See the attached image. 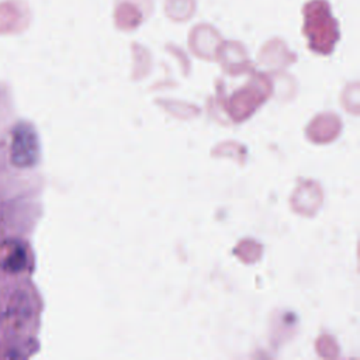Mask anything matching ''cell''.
Segmentation results:
<instances>
[{"instance_id":"cell-1","label":"cell","mask_w":360,"mask_h":360,"mask_svg":"<svg viewBox=\"0 0 360 360\" xmlns=\"http://www.w3.org/2000/svg\"><path fill=\"white\" fill-rule=\"evenodd\" d=\"M39 159V139L31 122L21 121L14 125L11 134L10 160L13 166L28 169L38 163Z\"/></svg>"},{"instance_id":"cell-2","label":"cell","mask_w":360,"mask_h":360,"mask_svg":"<svg viewBox=\"0 0 360 360\" xmlns=\"http://www.w3.org/2000/svg\"><path fill=\"white\" fill-rule=\"evenodd\" d=\"M27 257H28L27 250L21 245H14L11 250L7 253L3 267L7 271H13V273L21 271L27 266Z\"/></svg>"}]
</instances>
